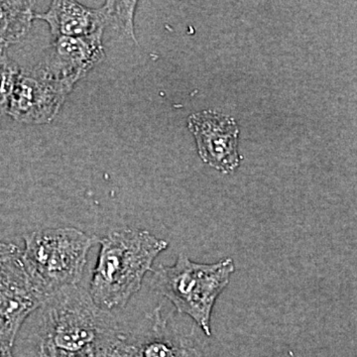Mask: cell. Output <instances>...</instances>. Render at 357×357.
Masks as SVG:
<instances>
[{
  "label": "cell",
  "instance_id": "6da1fadb",
  "mask_svg": "<svg viewBox=\"0 0 357 357\" xmlns=\"http://www.w3.org/2000/svg\"><path fill=\"white\" fill-rule=\"evenodd\" d=\"M40 309L42 356L110 357L124 333L79 284L59 289Z\"/></svg>",
  "mask_w": 357,
  "mask_h": 357
},
{
  "label": "cell",
  "instance_id": "7a4b0ae2",
  "mask_svg": "<svg viewBox=\"0 0 357 357\" xmlns=\"http://www.w3.org/2000/svg\"><path fill=\"white\" fill-rule=\"evenodd\" d=\"M100 243L89 295L105 311L121 309L139 292L145 275L168 243L145 229L119 227Z\"/></svg>",
  "mask_w": 357,
  "mask_h": 357
},
{
  "label": "cell",
  "instance_id": "3957f363",
  "mask_svg": "<svg viewBox=\"0 0 357 357\" xmlns=\"http://www.w3.org/2000/svg\"><path fill=\"white\" fill-rule=\"evenodd\" d=\"M234 271L236 265L230 257L206 264L181 253L173 265H161L153 271L151 285L172 303L178 314H187L211 337L213 307Z\"/></svg>",
  "mask_w": 357,
  "mask_h": 357
},
{
  "label": "cell",
  "instance_id": "277c9868",
  "mask_svg": "<svg viewBox=\"0 0 357 357\" xmlns=\"http://www.w3.org/2000/svg\"><path fill=\"white\" fill-rule=\"evenodd\" d=\"M21 261L48 297L83 278L89 250L98 239L74 227L35 230L23 236Z\"/></svg>",
  "mask_w": 357,
  "mask_h": 357
},
{
  "label": "cell",
  "instance_id": "5b68a950",
  "mask_svg": "<svg viewBox=\"0 0 357 357\" xmlns=\"http://www.w3.org/2000/svg\"><path fill=\"white\" fill-rule=\"evenodd\" d=\"M110 357H206L194 333H188L161 307L148 314L139 325L123 333Z\"/></svg>",
  "mask_w": 357,
  "mask_h": 357
},
{
  "label": "cell",
  "instance_id": "8992f818",
  "mask_svg": "<svg viewBox=\"0 0 357 357\" xmlns=\"http://www.w3.org/2000/svg\"><path fill=\"white\" fill-rule=\"evenodd\" d=\"M102 36L103 31H98L86 37L55 39L50 52L33 70L70 93L75 84L105 58Z\"/></svg>",
  "mask_w": 357,
  "mask_h": 357
},
{
  "label": "cell",
  "instance_id": "52a82bcc",
  "mask_svg": "<svg viewBox=\"0 0 357 357\" xmlns=\"http://www.w3.org/2000/svg\"><path fill=\"white\" fill-rule=\"evenodd\" d=\"M189 129L204 163L223 174L232 173L241 165L243 157L237 150L239 129L234 117L204 110L189 117Z\"/></svg>",
  "mask_w": 357,
  "mask_h": 357
},
{
  "label": "cell",
  "instance_id": "ba28073f",
  "mask_svg": "<svg viewBox=\"0 0 357 357\" xmlns=\"http://www.w3.org/2000/svg\"><path fill=\"white\" fill-rule=\"evenodd\" d=\"M48 298L26 271L21 255L0 268V326L14 337Z\"/></svg>",
  "mask_w": 357,
  "mask_h": 357
},
{
  "label": "cell",
  "instance_id": "9c48e42d",
  "mask_svg": "<svg viewBox=\"0 0 357 357\" xmlns=\"http://www.w3.org/2000/svg\"><path fill=\"white\" fill-rule=\"evenodd\" d=\"M68 95L69 93L60 84L34 70L20 72L7 114L20 123H48L59 114Z\"/></svg>",
  "mask_w": 357,
  "mask_h": 357
},
{
  "label": "cell",
  "instance_id": "30bf717a",
  "mask_svg": "<svg viewBox=\"0 0 357 357\" xmlns=\"http://www.w3.org/2000/svg\"><path fill=\"white\" fill-rule=\"evenodd\" d=\"M35 18L49 25L55 39L86 37L105 30L102 9L89 8L77 1L56 0L47 13L35 14Z\"/></svg>",
  "mask_w": 357,
  "mask_h": 357
},
{
  "label": "cell",
  "instance_id": "8fae6325",
  "mask_svg": "<svg viewBox=\"0 0 357 357\" xmlns=\"http://www.w3.org/2000/svg\"><path fill=\"white\" fill-rule=\"evenodd\" d=\"M32 1L0 0V52L25 38L32 27L35 13Z\"/></svg>",
  "mask_w": 357,
  "mask_h": 357
},
{
  "label": "cell",
  "instance_id": "7c38bea8",
  "mask_svg": "<svg viewBox=\"0 0 357 357\" xmlns=\"http://www.w3.org/2000/svg\"><path fill=\"white\" fill-rule=\"evenodd\" d=\"M136 1H107L100 7L102 13L103 25L112 30L128 35L136 42L134 37L133 18L135 13Z\"/></svg>",
  "mask_w": 357,
  "mask_h": 357
},
{
  "label": "cell",
  "instance_id": "4fadbf2b",
  "mask_svg": "<svg viewBox=\"0 0 357 357\" xmlns=\"http://www.w3.org/2000/svg\"><path fill=\"white\" fill-rule=\"evenodd\" d=\"M20 72L6 52H0V119L8 112L9 102Z\"/></svg>",
  "mask_w": 357,
  "mask_h": 357
},
{
  "label": "cell",
  "instance_id": "5bb4252c",
  "mask_svg": "<svg viewBox=\"0 0 357 357\" xmlns=\"http://www.w3.org/2000/svg\"><path fill=\"white\" fill-rule=\"evenodd\" d=\"M15 337L0 326V357H14L13 344Z\"/></svg>",
  "mask_w": 357,
  "mask_h": 357
},
{
  "label": "cell",
  "instance_id": "9a60e30c",
  "mask_svg": "<svg viewBox=\"0 0 357 357\" xmlns=\"http://www.w3.org/2000/svg\"><path fill=\"white\" fill-rule=\"evenodd\" d=\"M21 250L13 243H6L0 241V268L11 261L14 258L20 256Z\"/></svg>",
  "mask_w": 357,
  "mask_h": 357
},
{
  "label": "cell",
  "instance_id": "2e32d148",
  "mask_svg": "<svg viewBox=\"0 0 357 357\" xmlns=\"http://www.w3.org/2000/svg\"><path fill=\"white\" fill-rule=\"evenodd\" d=\"M39 357H62V356H42V354H39Z\"/></svg>",
  "mask_w": 357,
  "mask_h": 357
}]
</instances>
